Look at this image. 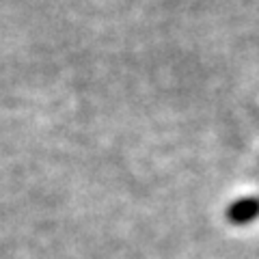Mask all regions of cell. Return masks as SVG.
Wrapping results in <instances>:
<instances>
[{"instance_id":"obj_1","label":"cell","mask_w":259,"mask_h":259,"mask_svg":"<svg viewBox=\"0 0 259 259\" xmlns=\"http://www.w3.org/2000/svg\"><path fill=\"white\" fill-rule=\"evenodd\" d=\"M259 216V201L257 199H242L236 201L229 209V218L233 223H248Z\"/></svg>"}]
</instances>
